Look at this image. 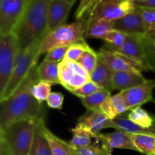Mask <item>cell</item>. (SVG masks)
<instances>
[{"instance_id":"1","label":"cell","mask_w":155,"mask_h":155,"mask_svg":"<svg viewBox=\"0 0 155 155\" xmlns=\"http://www.w3.org/2000/svg\"><path fill=\"white\" fill-rule=\"evenodd\" d=\"M37 65L34 66L12 96L1 102L0 131L18 121L37 119L42 117V104L33 97L31 87L39 83Z\"/></svg>"},{"instance_id":"2","label":"cell","mask_w":155,"mask_h":155,"mask_svg":"<svg viewBox=\"0 0 155 155\" xmlns=\"http://www.w3.org/2000/svg\"><path fill=\"white\" fill-rule=\"evenodd\" d=\"M51 0H27L25 8L13 33L18 50H27L42 42L48 33V12Z\"/></svg>"},{"instance_id":"3","label":"cell","mask_w":155,"mask_h":155,"mask_svg":"<svg viewBox=\"0 0 155 155\" xmlns=\"http://www.w3.org/2000/svg\"><path fill=\"white\" fill-rule=\"evenodd\" d=\"M86 20L77 21L69 24H64L49 32L43 38L39 48V56L53 48L71 46L74 44L85 42Z\"/></svg>"},{"instance_id":"4","label":"cell","mask_w":155,"mask_h":155,"mask_svg":"<svg viewBox=\"0 0 155 155\" xmlns=\"http://www.w3.org/2000/svg\"><path fill=\"white\" fill-rule=\"evenodd\" d=\"M37 119L18 121L0 131V137L6 142L11 154L29 155Z\"/></svg>"},{"instance_id":"5","label":"cell","mask_w":155,"mask_h":155,"mask_svg":"<svg viewBox=\"0 0 155 155\" xmlns=\"http://www.w3.org/2000/svg\"><path fill=\"white\" fill-rule=\"evenodd\" d=\"M40 43L41 42H39L30 47L27 50L25 56L22 61L15 67L7 86L3 93L0 95V102L5 101L13 95L27 78L33 67L36 66L39 58L38 51Z\"/></svg>"},{"instance_id":"6","label":"cell","mask_w":155,"mask_h":155,"mask_svg":"<svg viewBox=\"0 0 155 155\" xmlns=\"http://www.w3.org/2000/svg\"><path fill=\"white\" fill-rule=\"evenodd\" d=\"M136 8L134 0H104L86 19V26L99 20L114 21L136 12Z\"/></svg>"},{"instance_id":"7","label":"cell","mask_w":155,"mask_h":155,"mask_svg":"<svg viewBox=\"0 0 155 155\" xmlns=\"http://www.w3.org/2000/svg\"><path fill=\"white\" fill-rule=\"evenodd\" d=\"M18 51V41L13 33L1 36L0 39V95L7 86L13 70L15 58Z\"/></svg>"},{"instance_id":"8","label":"cell","mask_w":155,"mask_h":155,"mask_svg":"<svg viewBox=\"0 0 155 155\" xmlns=\"http://www.w3.org/2000/svg\"><path fill=\"white\" fill-rule=\"evenodd\" d=\"M26 3L27 0H0V36L13 33Z\"/></svg>"},{"instance_id":"9","label":"cell","mask_w":155,"mask_h":155,"mask_svg":"<svg viewBox=\"0 0 155 155\" xmlns=\"http://www.w3.org/2000/svg\"><path fill=\"white\" fill-rule=\"evenodd\" d=\"M144 36L139 35H127L124 45L120 48H114L106 42L101 48L108 51H117L126 57L136 61L140 64L145 71H151L143 41Z\"/></svg>"},{"instance_id":"10","label":"cell","mask_w":155,"mask_h":155,"mask_svg":"<svg viewBox=\"0 0 155 155\" xmlns=\"http://www.w3.org/2000/svg\"><path fill=\"white\" fill-rule=\"evenodd\" d=\"M97 53L98 58L114 72L126 71L142 74V71H145V68L136 61L129 58L117 51H108L101 48Z\"/></svg>"},{"instance_id":"11","label":"cell","mask_w":155,"mask_h":155,"mask_svg":"<svg viewBox=\"0 0 155 155\" xmlns=\"http://www.w3.org/2000/svg\"><path fill=\"white\" fill-rule=\"evenodd\" d=\"M154 89L155 80H148L146 83L143 84L120 91L118 94L124 101L127 109L133 110L152 100L153 91Z\"/></svg>"},{"instance_id":"12","label":"cell","mask_w":155,"mask_h":155,"mask_svg":"<svg viewBox=\"0 0 155 155\" xmlns=\"http://www.w3.org/2000/svg\"><path fill=\"white\" fill-rule=\"evenodd\" d=\"M113 30H118L127 35H147L146 28L138 7L136 12L128 14L123 18L114 21Z\"/></svg>"},{"instance_id":"13","label":"cell","mask_w":155,"mask_h":155,"mask_svg":"<svg viewBox=\"0 0 155 155\" xmlns=\"http://www.w3.org/2000/svg\"><path fill=\"white\" fill-rule=\"evenodd\" d=\"M77 124L89 130L92 135V137L98 139L101 130L111 128V120L100 110L94 111L88 110L79 118Z\"/></svg>"},{"instance_id":"14","label":"cell","mask_w":155,"mask_h":155,"mask_svg":"<svg viewBox=\"0 0 155 155\" xmlns=\"http://www.w3.org/2000/svg\"><path fill=\"white\" fill-rule=\"evenodd\" d=\"M72 6L64 0H51L48 12V33L64 24Z\"/></svg>"},{"instance_id":"15","label":"cell","mask_w":155,"mask_h":155,"mask_svg":"<svg viewBox=\"0 0 155 155\" xmlns=\"http://www.w3.org/2000/svg\"><path fill=\"white\" fill-rule=\"evenodd\" d=\"M98 139L101 142L102 146L110 151L113 148H123L138 151L130 134L123 132L117 131L107 134L100 133Z\"/></svg>"},{"instance_id":"16","label":"cell","mask_w":155,"mask_h":155,"mask_svg":"<svg viewBox=\"0 0 155 155\" xmlns=\"http://www.w3.org/2000/svg\"><path fill=\"white\" fill-rule=\"evenodd\" d=\"M147 80L142 74L126 71L114 72V89L120 91L126 90L143 84L146 83Z\"/></svg>"},{"instance_id":"17","label":"cell","mask_w":155,"mask_h":155,"mask_svg":"<svg viewBox=\"0 0 155 155\" xmlns=\"http://www.w3.org/2000/svg\"><path fill=\"white\" fill-rule=\"evenodd\" d=\"M44 124L45 122L42 117L38 118L29 155H53L49 143L42 132Z\"/></svg>"},{"instance_id":"18","label":"cell","mask_w":155,"mask_h":155,"mask_svg":"<svg viewBox=\"0 0 155 155\" xmlns=\"http://www.w3.org/2000/svg\"><path fill=\"white\" fill-rule=\"evenodd\" d=\"M114 71L98 58L96 67L90 75L91 80L102 89L113 91Z\"/></svg>"},{"instance_id":"19","label":"cell","mask_w":155,"mask_h":155,"mask_svg":"<svg viewBox=\"0 0 155 155\" xmlns=\"http://www.w3.org/2000/svg\"><path fill=\"white\" fill-rule=\"evenodd\" d=\"M42 132L49 143L53 155H77L75 149L69 142H65L53 134L45 124L42 126Z\"/></svg>"},{"instance_id":"20","label":"cell","mask_w":155,"mask_h":155,"mask_svg":"<svg viewBox=\"0 0 155 155\" xmlns=\"http://www.w3.org/2000/svg\"><path fill=\"white\" fill-rule=\"evenodd\" d=\"M39 81L48 82L52 85L61 84L58 75V63L43 60L36 68Z\"/></svg>"},{"instance_id":"21","label":"cell","mask_w":155,"mask_h":155,"mask_svg":"<svg viewBox=\"0 0 155 155\" xmlns=\"http://www.w3.org/2000/svg\"><path fill=\"white\" fill-rule=\"evenodd\" d=\"M100 110L109 119L113 120L118 115L128 110L119 94L110 96L100 107Z\"/></svg>"},{"instance_id":"22","label":"cell","mask_w":155,"mask_h":155,"mask_svg":"<svg viewBox=\"0 0 155 155\" xmlns=\"http://www.w3.org/2000/svg\"><path fill=\"white\" fill-rule=\"evenodd\" d=\"M130 136L139 152L146 155H155V135L136 133Z\"/></svg>"},{"instance_id":"23","label":"cell","mask_w":155,"mask_h":155,"mask_svg":"<svg viewBox=\"0 0 155 155\" xmlns=\"http://www.w3.org/2000/svg\"><path fill=\"white\" fill-rule=\"evenodd\" d=\"M111 128L115 129L117 131H120L127 134L136 133H145V134L155 135L154 131L151 130H146L134 124L129 118L116 117L111 120Z\"/></svg>"},{"instance_id":"24","label":"cell","mask_w":155,"mask_h":155,"mask_svg":"<svg viewBox=\"0 0 155 155\" xmlns=\"http://www.w3.org/2000/svg\"><path fill=\"white\" fill-rule=\"evenodd\" d=\"M114 21L99 20L90 23L86 26L85 38L87 39H103L105 35L113 30Z\"/></svg>"},{"instance_id":"25","label":"cell","mask_w":155,"mask_h":155,"mask_svg":"<svg viewBox=\"0 0 155 155\" xmlns=\"http://www.w3.org/2000/svg\"><path fill=\"white\" fill-rule=\"evenodd\" d=\"M71 131L73 136L69 143L74 149L91 145V138L92 137V135L89 130L77 124L74 128L71 129Z\"/></svg>"},{"instance_id":"26","label":"cell","mask_w":155,"mask_h":155,"mask_svg":"<svg viewBox=\"0 0 155 155\" xmlns=\"http://www.w3.org/2000/svg\"><path fill=\"white\" fill-rule=\"evenodd\" d=\"M110 91L106 89H101L98 92H95L92 95L85 98H80L83 105L86 107L88 110L94 111V110H100L101 104L110 96Z\"/></svg>"},{"instance_id":"27","label":"cell","mask_w":155,"mask_h":155,"mask_svg":"<svg viewBox=\"0 0 155 155\" xmlns=\"http://www.w3.org/2000/svg\"><path fill=\"white\" fill-rule=\"evenodd\" d=\"M128 118L134 124L146 130H150L154 125V119L145 110L141 107L131 110L128 114Z\"/></svg>"},{"instance_id":"28","label":"cell","mask_w":155,"mask_h":155,"mask_svg":"<svg viewBox=\"0 0 155 155\" xmlns=\"http://www.w3.org/2000/svg\"><path fill=\"white\" fill-rule=\"evenodd\" d=\"M76 72L74 68V61L64 59L58 64V75L61 85L67 89L71 77Z\"/></svg>"},{"instance_id":"29","label":"cell","mask_w":155,"mask_h":155,"mask_svg":"<svg viewBox=\"0 0 155 155\" xmlns=\"http://www.w3.org/2000/svg\"><path fill=\"white\" fill-rule=\"evenodd\" d=\"M137 7L146 28V36L155 38V8Z\"/></svg>"},{"instance_id":"30","label":"cell","mask_w":155,"mask_h":155,"mask_svg":"<svg viewBox=\"0 0 155 155\" xmlns=\"http://www.w3.org/2000/svg\"><path fill=\"white\" fill-rule=\"evenodd\" d=\"M104 0H80V3L75 12L77 21L86 20L93 12L95 8Z\"/></svg>"},{"instance_id":"31","label":"cell","mask_w":155,"mask_h":155,"mask_svg":"<svg viewBox=\"0 0 155 155\" xmlns=\"http://www.w3.org/2000/svg\"><path fill=\"white\" fill-rule=\"evenodd\" d=\"M98 60V53L92 48V49L86 51L77 62L86 70V72L89 75H91L96 67Z\"/></svg>"},{"instance_id":"32","label":"cell","mask_w":155,"mask_h":155,"mask_svg":"<svg viewBox=\"0 0 155 155\" xmlns=\"http://www.w3.org/2000/svg\"><path fill=\"white\" fill-rule=\"evenodd\" d=\"M52 84L48 82L39 81L31 87V93L35 98L42 104L46 101L47 98L51 93V86Z\"/></svg>"},{"instance_id":"33","label":"cell","mask_w":155,"mask_h":155,"mask_svg":"<svg viewBox=\"0 0 155 155\" xmlns=\"http://www.w3.org/2000/svg\"><path fill=\"white\" fill-rule=\"evenodd\" d=\"M90 49H92V48L86 43V41L74 44L68 48L66 56H65V59L72 61H77L86 51Z\"/></svg>"},{"instance_id":"34","label":"cell","mask_w":155,"mask_h":155,"mask_svg":"<svg viewBox=\"0 0 155 155\" xmlns=\"http://www.w3.org/2000/svg\"><path fill=\"white\" fill-rule=\"evenodd\" d=\"M127 36V34L122 32L116 30H111L105 35L103 39L113 48H120L124 45Z\"/></svg>"},{"instance_id":"35","label":"cell","mask_w":155,"mask_h":155,"mask_svg":"<svg viewBox=\"0 0 155 155\" xmlns=\"http://www.w3.org/2000/svg\"><path fill=\"white\" fill-rule=\"evenodd\" d=\"M154 38L148 36H144L143 41L145 45L147 59L149 64L151 71L155 72V45L154 44Z\"/></svg>"},{"instance_id":"36","label":"cell","mask_w":155,"mask_h":155,"mask_svg":"<svg viewBox=\"0 0 155 155\" xmlns=\"http://www.w3.org/2000/svg\"><path fill=\"white\" fill-rule=\"evenodd\" d=\"M101 89H104L101 88L98 85L95 84V83H93L92 80H90L88 83H86V84L82 86L80 88L74 91L72 94H74L76 96L79 97L80 98H85V97L89 96V95H92V94L95 93V92H98V91L101 90Z\"/></svg>"},{"instance_id":"37","label":"cell","mask_w":155,"mask_h":155,"mask_svg":"<svg viewBox=\"0 0 155 155\" xmlns=\"http://www.w3.org/2000/svg\"><path fill=\"white\" fill-rule=\"evenodd\" d=\"M69 47H58V48H55L50 50L46 53V55H45L44 60L56 62V63L59 64L65 58L67 51H68Z\"/></svg>"},{"instance_id":"38","label":"cell","mask_w":155,"mask_h":155,"mask_svg":"<svg viewBox=\"0 0 155 155\" xmlns=\"http://www.w3.org/2000/svg\"><path fill=\"white\" fill-rule=\"evenodd\" d=\"M75 151L77 155H111L110 151L103 146H94L92 145L84 148H77Z\"/></svg>"},{"instance_id":"39","label":"cell","mask_w":155,"mask_h":155,"mask_svg":"<svg viewBox=\"0 0 155 155\" xmlns=\"http://www.w3.org/2000/svg\"><path fill=\"white\" fill-rule=\"evenodd\" d=\"M90 80L91 78L89 77H86V76L83 75V74L75 72L74 75H73V77H71V80L69 82V84H68L66 89L72 93L74 91L80 88L82 86L86 84V83H88Z\"/></svg>"},{"instance_id":"40","label":"cell","mask_w":155,"mask_h":155,"mask_svg":"<svg viewBox=\"0 0 155 155\" xmlns=\"http://www.w3.org/2000/svg\"><path fill=\"white\" fill-rule=\"evenodd\" d=\"M64 98V95L61 92H51L47 98L46 103L51 108L60 110L62 108Z\"/></svg>"},{"instance_id":"41","label":"cell","mask_w":155,"mask_h":155,"mask_svg":"<svg viewBox=\"0 0 155 155\" xmlns=\"http://www.w3.org/2000/svg\"><path fill=\"white\" fill-rule=\"evenodd\" d=\"M135 3L139 7L155 8V0H143L140 2H135Z\"/></svg>"},{"instance_id":"42","label":"cell","mask_w":155,"mask_h":155,"mask_svg":"<svg viewBox=\"0 0 155 155\" xmlns=\"http://www.w3.org/2000/svg\"><path fill=\"white\" fill-rule=\"evenodd\" d=\"M64 1L68 2H69V3H71V4H73V5H74V2H75L77 1V0H64Z\"/></svg>"},{"instance_id":"43","label":"cell","mask_w":155,"mask_h":155,"mask_svg":"<svg viewBox=\"0 0 155 155\" xmlns=\"http://www.w3.org/2000/svg\"><path fill=\"white\" fill-rule=\"evenodd\" d=\"M135 2H140V1H143V0H134Z\"/></svg>"},{"instance_id":"44","label":"cell","mask_w":155,"mask_h":155,"mask_svg":"<svg viewBox=\"0 0 155 155\" xmlns=\"http://www.w3.org/2000/svg\"><path fill=\"white\" fill-rule=\"evenodd\" d=\"M154 45H155V38L154 39Z\"/></svg>"},{"instance_id":"45","label":"cell","mask_w":155,"mask_h":155,"mask_svg":"<svg viewBox=\"0 0 155 155\" xmlns=\"http://www.w3.org/2000/svg\"><path fill=\"white\" fill-rule=\"evenodd\" d=\"M152 155H154V154H152Z\"/></svg>"}]
</instances>
